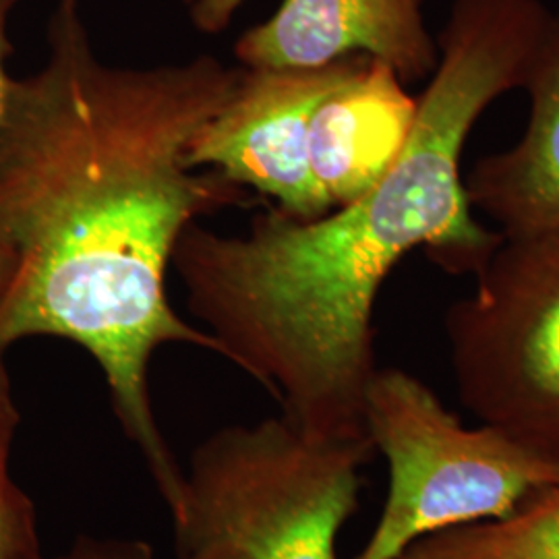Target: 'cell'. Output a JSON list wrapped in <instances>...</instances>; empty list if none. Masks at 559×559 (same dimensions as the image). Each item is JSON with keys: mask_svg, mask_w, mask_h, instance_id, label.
Returning <instances> with one entry per match:
<instances>
[{"mask_svg": "<svg viewBox=\"0 0 559 559\" xmlns=\"http://www.w3.org/2000/svg\"><path fill=\"white\" fill-rule=\"evenodd\" d=\"M48 48L40 71L15 83L0 135V237L15 253L0 302V355L34 336L80 344L170 510L182 466L162 436L147 371L166 344L222 357L216 340L170 307L166 272L187 226L242 198L221 173L187 166L191 141L242 69L214 57L104 64L81 0H59Z\"/></svg>", "mask_w": 559, "mask_h": 559, "instance_id": "cell-1", "label": "cell"}, {"mask_svg": "<svg viewBox=\"0 0 559 559\" xmlns=\"http://www.w3.org/2000/svg\"><path fill=\"white\" fill-rule=\"evenodd\" d=\"M551 21L540 0H454L411 138L376 187L313 221L276 207L240 237L182 230L173 265L189 311L305 433L369 441L376 300L406 253L475 276L500 245L473 214L462 154L483 112L524 90Z\"/></svg>", "mask_w": 559, "mask_h": 559, "instance_id": "cell-2", "label": "cell"}, {"mask_svg": "<svg viewBox=\"0 0 559 559\" xmlns=\"http://www.w3.org/2000/svg\"><path fill=\"white\" fill-rule=\"evenodd\" d=\"M373 452L282 415L218 429L193 450L168 510L175 559H336Z\"/></svg>", "mask_w": 559, "mask_h": 559, "instance_id": "cell-3", "label": "cell"}, {"mask_svg": "<svg viewBox=\"0 0 559 559\" xmlns=\"http://www.w3.org/2000/svg\"><path fill=\"white\" fill-rule=\"evenodd\" d=\"M365 431L388 464L380 520L355 559H396L417 540L514 512L559 485L545 459L489 425L464 427L438 394L402 369H378Z\"/></svg>", "mask_w": 559, "mask_h": 559, "instance_id": "cell-4", "label": "cell"}, {"mask_svg": "<svg viewBox=\"0 0 559 559\" xmlns=\"http://www.w3.org/2000/svg\"><path fill=\"white\" fill-rule=\"evenodd\" d=\"M450 305L456 392L480 420L559 462V228L506 237Z\"/></svg>", "mask_w": 559, "mask_h": 559, "instance_id": "cell-5", "label": "cell"}, {"mask_svg": "<svg viewBox=\"0 0 559 559\" xmlns=\"http://www.w3.org/2000/svg\"><path fill=\"white\" fill-rule=\"evenodd\" d=\"M367 60L355 55L316 69L242 67L230 98L191 141L187 166H210L239 187L258 189L300 221L328 214L309 173V127L321 100Z\"/></svg>", "mask_w": 559, "mask_h": 559, "instance_id": "cell-6", "label": "cell"}, {"mask_svg": "<svg viewBox=\"0 0 559 559\" xmlns=\"http://www.w3.org/2000/svg\"><path fill=\"white\" fill-rule=\"evenodd\" d=\"M425 0H282L247 29L235 57L249 69H316L362 55L404 83L431 78L440 46L423 17Z\"/></svg>", "mask_w": 559, "mask_h": 559, "instance_id": "cell-7", "label": "cell"}, {"mask_svg": "<svg viewBox=\"0 0 559 559\" xmlns=\"http://www.w3.org/2000/svg\"><path fill=\"white\" fill-rule=\"evenodd\" d=\"M404 85L388 64L369 59L313 112L307 160L328 210L359 200L399 160L419 106Z\"/></svg>", "mask_w": 559, "mask_h": 559, "instance_id": "cell-8", "label": "cell"}, {"mask_svg": "<svg viewBox=\"0 0 559 559\" xmlns=\"http://www.w3.org/2000/svg\"><path fill=\"white\" fill-rule=\"evenodd\" d=\"M524 92L531 112L522 138L483 156L464 177L473 210L506 237L559 228V13Z\"/></svg>", "mask_w": 559, "mask_h": 559, "instance_id": "cell-9", "label": "cell"}, {"mask_svg": "<svg viewBox=\"0 0 559 559\" xmlns=\"http://www.w3.org/2000/svg\"><path fill=\"white\" fill-rule=\"evenodd\" d=\"M396 559H559V485L514 512L420 539Z\"/></svg>", "mask_w": 559, "mask_h": 559, "instance_id": "cell-10", "label": "cell"}, {"mask_svg": "<svg viewBox=\"0 0 559 559\" xmlns=\"http://www.w3.org/2000/svg\"><path fill=\"white\" fill-rule=\"evenodd\" d=\"M20 411L0 355V559H41L36 508L11 473Z\"/></svg>", "mask_w": 559, "mask_h": 559, "instance_id": "cell-11", "label": "cell"}, {"mask_svg": "<svg viewBox=\"0 0 559 559\" xmlns=\"http://www.w3.org/2000/svg\"><path fill=\"white\" fill-rule=\"evenodd\" d=\"M41 559H154V551L141 539L81 535L59 556Z\"/></svg>", "mask_w": 559, "mask_h": 559, "instance_id": "cell-12", "label": "cell"}, {"mask_svg": "<svg viewBox=\"0 0 559 559\" xmlns=\"http://www.w3.org/2000/svg\"><path fill=\"white\" fill-rule=\"evenodd\" d=\"M17 0H0V135L7 127V119L11 112L13 104V92L17 80L9 78L7 71V59L11 52V41H9V17L15 9Z\"/></svg>", "mask_w": 559, "mask_h": 559, "instance_id": "cell-13", "label": "cell"}, {"mask_svg": "<svg viewBox=\"0 0 559 559\" xmlns=\"http://www.w3.org/2000/svg\"><path fill=\"white\" fill-rule=\"evenodd\" d=\"M245 2L247 0H198L189 7L191 23L203 34H221Z\"/></svg>", "mask_w": 559, "mask_h": 559, "instance_id": "cell-14", "label": "cell"}, {"mask_svg": "<svg viewBox=\"0 0 559 559\" xmlns=\"http://www.w3.org/2000/svg\"><path fill=\"white\" fill-rule=\"evenodd\" d=\"M13 276H15V253L7 245V240H2V237H0V302L4 299V295L9 293Z\"/></svg>", "mask_w": 559, "mask_h": 559, "instance_id": "cell-15", "label": "cell"}, {"mask_svg": "<svg viewBox=\"0 0 559 559\" xmlns=\"http://www.w3.org/2000/svg\"><path fill=\"white\" fill-rule=\"evenodd\" d=\"M182 2H185V4H187V7H193V4H195V2H198V0H182Z\"/></svg>", "mask_w": 559, "mask_h": 559, "instance_id": "cell-16", "label": "cell"}]
</instances>
